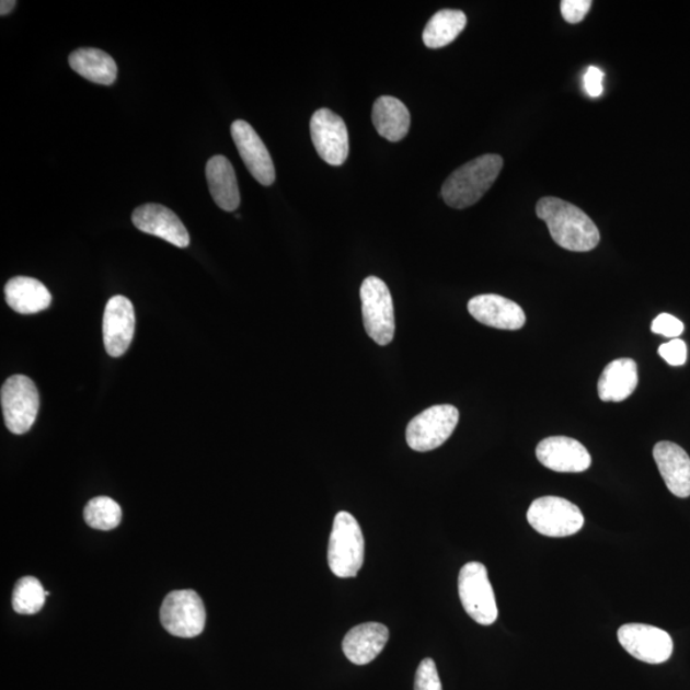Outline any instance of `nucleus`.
<instances>
[{
  "label": "nucleus",
  "instance_id": "obj_1",
  "mask_svg": "<svg viewBox=\"0 0 690 690\" xmlns=\"http://www.w3.org/2000/svg\"><path fill=\"white\" fill-rule=\"evenodd\" d=\"M536 214L547 222L550 235L560 248L572 252H588L600 243V230L579 207L562 198L543 197Z\"/></svg>",
  "mask_w": 690,
  "mask_h": 690
},
{
  "label": "nucleus",
  "instance_id": "obj_2",
  "mask_svg": "<svg viewBox=\"0 0 690 690\" xmlns=\"http://www.w3.org/2000/svg\"><path fill=\"white\" fill-rule=\"evenodd\" d=\"M503 165L502 157L487 153L458 168L442 184L445 204L459 210L478 204L497 180Z\"/></svg>",
  "mask_w": 690,
  "mask_h": 690
},
{
  "label": "nucleus",
  "instance_id": "obj_3",
  "mask_svg": "<svg viewBox=\"0 0 690 690\" xmlns=\"http://www.w3.org/2000/svg\"><path fill=\"white\" fill-rule=\"evenodd\" d=\"M365 560L363 529L352 514H336L327 549L330 570L340 578L356 577Z\"/></svg>",
  "mask_w": 690,
  "mask_h": 690
},
{
  "label": "nucleus",
  "instance_id": "obj_4",
  "mask_svg": "<svg viewBox=\"0 0 690 690\" xmlns=\"http://www.w3.org/2000/svg\"><path fill=\"white\" fill-rule=\"evenodd\" d=\"M360 301L368 336L379 345L391 343L395 334V314L387 284L376 276H368L360 286Z\"/></svg>",
  "mask_w": 690,
  "mask_h": 690
},
{
  "label": "nucleus",
  "instance_id": "obj_5",
  "mask_svg": "<svg viewBox=\"0 0 690 690\" xmlns=\"http://www.w3.org/2000/svg\"><path fill=\"white\" fill-rule=\"evenodd\" d=\"M527 520L536 532L548 537L573 536L585 526L578 506L557 496L536 498L529 506Z\"/></svg>",
  "mask_w": 690,
  "mask_h": 690
},
{
  "label": "nucleus",
  "instance_id": "obj_6",
  "mask_svg": "<svg viewBox=\"0 0 690 690\" xmlns=\"http://www.w3.org/2000/svg\"><path fill=\"white\" fill-rule=\"evenodd\" d=\"M460 601L468 616L481 625H493L497 619V603L486 566L472 562L459 572Z\"/></svg>",
  "mask_w": 690,
  "mask_h": 690
},
{
  "label": "nucleus",
  "instance_id": "obj_7",
  "mask_svg": "<svg viewBox=\"0 0 690 690\" xmlns=\"http://www.w3.org/2000/svg\"><path fill=\"white\" fill-rule=\"evenodd\" d=\"M160 620L168 633L180 639H194L203 633L206 623L202 597L192 589L173 590L161 605Z\"/></svg>",
  "mask_w": 690,
  "mask_h": 690
},
{
  "label": "nucleus",
  "instance_id": "obj_8",
  "mask_svg": "<svg viewBox=\"0 0 690 690\" xmlns=\"http://www.w3.org/2000/svg\"><path fill=\"white\" fill-rule=\"evenodd\" d=\"M458 422L459 411L455 405H434L410 422L406 442L411 449L421 452L440 448L455 433Z\"/></svg>",
  "mask_w": 690,
  "mask_h": 690
},
{
  "label": "nucleus",
  "instance_id": "obj_9",
  "mask_svg": "<svg viewBox=\"0 0 690 690\" xmlns=\"http://www.w3.org/2000/svg\"><path fill=\"white\" fill-rule=\"evenodd\" d=\"M5 426L14 435L26 434L34 426L38 412V393L33 380L13 375L0 393Z\"/></svg>",
  "mask_w": 690,
  "mask_h": 690
},
{
  "label": "nucleus",
  "instance_id": "obj_10",
  "mask_svg": "<svg viewBox=\"0 0 690 690\" xmlns=\"http://www.w3.org/2000/svg\"><path fill=\"white\" fill-rule=\"evenodd\" d=\"M310 130L319 157L330 165H343L349 153V137L340 115L321 107L312 115Z\"/></svg>",
  "mask_w": 690,
  "mask_h": 690
},
{
  "label": "nucleus",
  "instance_id": "obj_11",
  "mask_svg": "<svg viewBox=\"0 0 690 690\" xmlns=\"http://www.w3.org/2000/svg\"><path fill=\"white\" fill-rule=\"evenodd\" d=\"M618 640L629 655L646 664H664L672 655L674 642L663 629L647 624H625Z\"/></svg>",
  "mask_w": 690,
  "mask_h": 690
},
{
  "label": "nucleus",
  "instance_id": "obj_12",
  "mask_svg": "<svg viewBox=\"0 0 690 690\" xmlns=\"http://www.w3.org/2000/svg\"><path fill=\"white\" fill-rule=\"evenodd\" d=\"M136 318L133 302L123 296L107 301L103 320L104 345L107 355L120 357L128 350L135 335Z\"/></svg>",
  "mask_w": 690,
  "mask_h": 690
},
{
  "label": "nucleus",
  "instance_id": "obj_13",
  "mask_svg": "<svg viewBox=\"0 0 690 690\" xmlns=\"http://www.w3.org/2000/svg\"><path fill=\"white\" fill-rule=\"evenodd\" d=\"M539 462L551 471L580 473L588 470L593 458L583 445L566 436H551L536 448Z\"/></svg>",
  "mask_w": 690,
  "mask_h": 690
},
{
  "label": "nucleus",
  "instance_id": "obj_14",
  "mask_svg": "<svg viewBox=\"0 0 690 690\" xmlns=\"http://www.w3.org/2000/svg\"><path fill=\"white\" fill-rule=\"evenodd\" d=\"M238 152L249 172L263 186L275 182V168L271 153L256 130L248 122L238 119L230 127Z\"/></svg>",
  "mask_w": 690,
  "mask_h": 690
},
{
  "label": "nucleus",
  "instance_id": "obj_15",
  "mask_svg": "<svg viewBox=\"0 0 690 690\" xmlns=\"http://www.w3.org/2000/svg\"><path fill=\"white\" fill-rule=\"evenodd\" d=\"M133 221L143 233L157 235L180 249L189 245V234L182 220L168 207L159 204H146L133 214Z\"/></svg>",
  "mask_w": 690,
  "mask_h": 690
},
{
  "label": "nucleus",
  "instance_id": "obj_16",
  "mask_svg": "<svg viewBox=\"0 0 690 690\" xmlns=\"http://www.w3.org/2000/svg\"><path fill=\"white\" fill-rule=\"evenodd\" d=\"M468 311L481 324L501 329L519 330L526 324L521 307L510 299L497 295H481L468 302Z\"/></svg>",
  "mask_w": 690,
  "mask_h": 690
},
{
  "label": "nucleus",
  "instance_id": "obj_17",
  "mask_svg": "<svg viewBox=\"0 0 690 690\" xmlns=\"http://www.w3.org/2000/svg\"><path fill=\"white\" fill-rule=\"evenodd\" d=\"M654 458L667 488L675 496H690V458L679 445L670 441L656 444Z\"/></svg>",
  "mask_w": 690,
  "mask_h": 690
},
{
  "label": "nucleus",
  "instance_id": "obj_18",
  "mask_svg": "<svg viewBox=\"0 0 690 690\" xmlns=\"http://www.w3.org/2000/svg\"><path fill=\"white\" fill-rule=\"evenodd\" d=\"M389 641V629L380 623L359 624L343 640L344 655L355 665H367L378 657Z\"/></svg>",
  "mask_w": 690,
  "mask_h": 690
},
{
  "label": "nucleus",
  "instance_id": "obj_19",
  "mask_svg": "<svg viewBox=\"0 0 690 690\" xmlns=\"http://www.w3.org/2000/svg\"><path fill=\"white\" fill-rule=\"evenodd\" d=\"M639 386V368L632 358H619L605 367L598 380V396L602 402L620 403Z\"/></svg>",
  "mask_w": 690,
  "mask_h": 690
},
{
  "label": "nucleus",
  "instance_id": "obj_20",
  "mask_svg": "<svg viewBox=\"0 0 690 690\" xmlns=\"http://www.w3.org/2000/svg\"><path fill=\"white\" fill-rule=\"evenodd\" d=\"M206 180L214 202L225 211H234L241 204L234 168L226 157H212L206 164Z\"/></svg>",
  "mask_w": 690,
  "mask_h": 690
},
{
  "label": "nucleus",
  "instance_id": "obj_21",
  "mask_svg": "<svg viewBox=\"0 0 690 690\" xmlns=\"http://www.w3.org/2000/svg\"><path fill=\"white\" fill-rule=\"evenodd\" d=\"M5 301L15 312L33 314L42 312L51 303V295L42 281L28 276H15L5 284Z\"/></svg>",
  "mask_w": 690,
  "mask_h": 690
},
{
  "label": "nucleus",
  "instance_id": "obj_22",
  "mask_svg": "<svg viewBox=\"0 0 690 690\" xmlns=\"http://www.w3.org/2000/svg\"><path fill=\"white\" fill-rule=\"evenodd\" d=\"M372 123L381 137L390 142H398L409 134L411 114L401 100L381 96L373 104Z\"/></svg>",
  "mask_w": 690,
  "mask_h": 690
},
{
  "label": "nucleus",
  "instance_id": "obj_23",
  "mask_svg": "<svg viewBox=\"0 0 690 690\" xmlns=\"http://www.w3.org/2000/svg\"><path fill=\"white\" fill-rule=\"evenodd\" d=\"M69 66L91 82L110 87L117 80L118 67L114 59L103 50L94 48L77 49L69 56Z\"/></svg>",
  "mask_w": 690,
  "mask_h": 690
},
{
  "label": "nucleus",
  "instance_id": "obj_24",
  "mask_svg": "<svg viewBox=\"0 0 690 690\" xmlns=\"http://www.w3.org/2000/svg\"><path fill=\"white\" fill-rule=\"evenodd\" d=\"M467 25V15L458 10H442L428 21L424 43L429 49H440L456 41Z\"/></svg>",
  "mask_w": 690,
  "mask_h": 690
},
{
  "label": "nucleus",
  "instance_id": "obj_25",
  "mask_svg": "<svg viewBox=\"0 0 690 690\" xmlns=\"http://www.w3.org/2000/svg\"><path fill=\"white\" fill-rule=\"evenodd\" d=\"M84 521L97 531H112L122 519V509L117 502L107 496L91 498L83 511Z\"/></svg>",
  "mask_w": 690,
  "mask_h": 690
},
{
  "label": "nucleus",
  "instance_id": "obj_26",
  "mask_svg": "<svg viewBox=\"0 0 690 690\" xmlns=\"http://www.w3.org/2000/svg\"><path fill=\"white\" fill-rule=\"evenodd\" d=\"M46 590L35 577H23L15 583L12 596L13 610L21 616H34L44 608Z\"/></svg>",
  "mask_w": 690,
  "mask_h": 690
},
{
  "label": "nucleus",
  "instance_id": "obj_27",
  "mask_svg": "<svg viewBox=\"0 0 690 690\" xmlns=\"http://www.w3.org/2000/svg\"><path fill=\"white\" fill-rule=\"evenodd\" d=\"M414 690H442L439 672L433 658H425L418 666Z\"/></svg>",
  "mask_w": 690,
  "mask_h": 690
},
{
  "label": "nucleus",
  "instance_id": "obj_28",
  "mask_svg": "<svg viewBox=\"0 0 690 690\" xmlns=\"http://www.w3.org/2000/svg\"><path fill=\"white\" fill-rule=\"evenodd\" d=\"M651 330L655 334L678 340V336L685 332V324L669 313H662L652 322Z\"/></svg>",
  "mask_w": 690,
  "mask_h": 690
},
{
  "label": "nucleus",
  "instance_id": "obj_29",
  "mask_svg": "<svg viewBox=\"0 0 690 690\" xmlns=\"http://www.w3.org/2000/svg\"><path fill=\"white\" fill-rule=\"evenodd\" d=\"M590 7H593L590 0H563L560 3V11L567 23L575 25L586 19Z\"/></svg>",
  "mask_w": 690,
  "mask_h": 690
},
{
  "label": "nucleus",
  "instance_id": "obj_30",
  "mask_svg": "<svg viewBox=\"0 0 690 690\" xmlns=\"http://www.w3.org/2000/svg\"><path fill=\"white\" fill-rule=\"evenodd\" d=\"M658 355L671 366H681L687 363V344L680 340H672L658 348Z\"/></svg>",
  "mask_w": 690,
  "mask_h": 690
},
{
  "label": "nucleus",
  "instance_id": "obj_31",
  "mask_svg": "<svg viewBox=\"0 0 690 690\" xmlns=\"http://www.w3.org/2000/svg\"><path fill=\"white\" fill-rule=\"evenodd\" d=\"M603 77L605 73L600 68L590 66L583 77L585 90L590 97H600L603 94Z\"/></svg>",
  "mask_w": 690,
  "mask_h": 690
},
{
  "label": "nucleus",
  "instance_id": "obj_32",
  "mask_svg": "<svg viewBox=\"0 0 690 690\" xmlns=\"http://www.w3.org/2000/svg\"><path fill=\"white\" fill-rule=\"evenodd\" d=\"M15 5H18V2H13V0H3V2L0 3V14H10L14 10Z\"/></svg>",
  "mask_w": 690,
  "mask_h": 690
}]
</instances>
